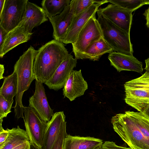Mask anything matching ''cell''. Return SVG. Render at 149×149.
Returning <instances> with one entry per match:
<instances>
[{"instance_id":"cell-17","label":"cell","mask_w":149,"mask_h":149,"mask_svg":"<svg viewBox=\"0 0 149 149\" xmlns=\"http://www.w3.org/2000/svg\"><path fill=\"white\" fill-rule=\"evenodd\" d=\"M33 33L27 31L23 27L18 26L10 31L0 47V57L2 58L8 52L17 45L28 41Z\"/></svg>"},{"instance_id":"cell-29","label":"cell","mask_w":149,"mask_h":149,"mask_svg":"<svg viewBox=\"0 0 149 149\" xmlns=\"http://www.w3.org/2000/svg\"><path fill=\"white\" fill-rule=\"evenodd\" d=\"M8 135L7 130H4L2 127V124H0V149L3 148Z\"/></svg>"},{"instance_id":"cell-2","label":"cell","mask_w":149,"mask_h":149,"mask_svg":"<svg viewBox=\"0 0 149 149\" xmlns=\"http://www.w3.org/2000/svg\"><path fill=\"white\" fill-rule=\"evenodd\" d=\"M70 55L63 43L54 39L42 45L37 50L34 61L35 79L45 83Z\"/></svg>"},{"instance_id":"cell-4","label":"cell","mask_w":149,"mask_h":149,"mask_svg":"<svg viewBox=\"0 0 149 149\" xmlns=\"http://www.w3.org/2000/svg\"><path fill=\"white\" fill-rule=\"evenodd\" d=\"M97 20L104 40L113 48V51L133 56L132 45L130 34L117 26L97 13Z\"/></svg>"},{"instance_id":"cell-31","label":"cell","mask_w":149,"mask_h":149,"mask_svg":"<svg viewBox=\"0 0 149 149\" xmlns=\"http://www.w3.org/2000/svg\"><path fill=\"white\" fill-rule=\"evenodd\" d=\"M30 145V141H27L11 149H29Z\"/></svg>"},{"instance_id":"cell-9","label":"cell","mask_w":149,"mask_h":149,"mask_svg":"<svg viewBox=\"0 0 149 149\" xmlns=\"http://www.w3.org/2000/svg\"><path fill=\"white\" fill-rule=\"evenodd\" d=\"M97 13L130 34L132 12L112 3L105 8H99Z\"/></svg>"},{"instance_id":"cell-8","label":"cell","mask_w":149,"mask_h":149,"mask_svg":"<svg viewBox=\"0 0 149 149\" xmlns=\"http://www.w3.org/2000/svg\"><path fill=\"white\" fill-rule=\"evenodd\" d=\"M28 0H5L0 14V26L8 32L18 26L25 11Z\"/></svg>"},{"instance_id":"cell-1","label":"cell","mask_w":149,"mask_h":149,"mask_svg":"<svg viewBox=\"0 0 149 149\" xmlns=\"http://www.w3.org/2000/svg\"><path fill=\"white\" fill-rule=\"evenodd\" d=\"M114 131L131 148L149 149V119L143 112L130 111L112 117Z\"/></svg>"},{"instance_id":"cell-12","label":"cell","mask_w":149,"mask_h":149,"mask_svg":"<svg viewBox=\"0 0 149 149\" xmlns=\"http://www.w3.org/2000/svg\"><path fill=\"white\" fill-rule=\"evenodd\" d=\"M35 80V91L29 98V106L33 108L43 120L48 122L54 113L48 103L43 83Z\"/></svg>"},{"instance_id":"cell-27","label":"cell","mask_w":149,"mask_h":149,"mask_svg":"<svg viewBox=\"0 0 149 149\" xmlns=\"http://www.w3.org/2000/svg\"><path fill=\"white\" fill-rule=\"evenodd\" d=\"M66 132V122L61 129L51 149H64Z\"/></svg>"},{"instance_id":"cell-33","label":"cell","mask_w":149,"mask_h":149,"mask_svg":"<svg viewBox=\"0 0 149 149\" xmlns=\"http://www.w3.org/2000/svg\"><path fill=\"white\" fill-rule=\"evenodd\" d=\"M4 68L3 65H0V79H3V74L4 72Z\"/></svg>"},{"instance_id":"cell-16","label":"cell","mask_w":149,"mask_h":149,"mask_svg":"<svg viewBox=\"0 0 149 149\" xmlns=\"http://www.w3.org/2000/svg\"><path fill=\"white\" fill-rule=\"evenodd\" d=\"M108 58L111 65L119 72L127 70L141 73L143 71L142 62L133 56L113 51L109 54Z\"/></svg>"},{"instance_id":"cell-20","label":"cell","mask_w":149,"mask_h":149,"mask_svg":"<svg viewBox=\"0 0 149 149\" xmlns=\"http://www.w3.org/2000/svg\"><path fill=\"white\" fill-rule=\"evenodd\" d=\"M113 52V48L102 37L88 46L78 59H88L93 61H97L103 54Z\"/></svg>"},{"instance_id":"cell-14","label":"cell","mask_w":149,"mask_h":149,"mask_svg":"<svg viewBox=\"0 0 149 149\" xmlns=\"http://www.w3.org/2000/svg\"><path fill=\"white\" fill-rule=\"evenodd\" d=\"M48 18L42 8L28 0L22 20L18 26L32 33L34 28L47 21Z\"/></svg>"},{"instance_id":"cell-6","label":"cell","mask_w":149,"mask_h":149,"mask_svg":"<svg viewBox=\"0 0 149 149\" xmlns=\"http://www.w3.org/2000/svg\"><path fill=\"white\" fill-rule=\"evenodd\" d=\"M24 125L30 143L41 149L48 122L43 120L36 111L29 106L24 107Z\"/></svg>"},{"instance_id":"cell-24","label":"cell","mask_w":149,"mask_h":149,"mask_svg":"<svg viewBox=\"0 0 149 149\" xmlns=\"http://www.w3.org/2000/svg\"><path fill=\"white\" fill-rule=\"evenodd\" d=\"M109 2L132 12L142 6L149 4V0H108Z\"/></svg>"},{"instance_id":"cell-25","label":"cell","mask_w":149,"mask_h":149,"mask_svg":"<svg viewBox=\"0 0 149 149\" xmlns=\"http://www.w3.org/2000/svg\"><path fill=\"white\" fill-rule=\"evenodd\" d=\"M107 3L108 0H76L74 16L80 14L93 4L101 3Z\"/></svg>"},{"instance_id":"cell-32","label":"cell","mask_w":149,"mask_h":149,"mask_svg":"<svg viewBox=\"0 0 149 149\" xmlns=\"http://www.w3.org/2000/svg\"><path fill=\"white\" fill-rule=\"evenodd\" d=\"M143 15L145 17L146 20V26L149 29V7L145 10Z\"/></svg>"},{"instance_id":"cell-10","label":"cell","mask_w":149,"mask_h":149,"mask_svg":"<svg viewBox=\"0 0 149 149\" xmlns=\"http://www.w3.org/2000/svg\"><path fill=\"white\" fill-rule=\"evenodd\" d=\"M76 2V0H71L61 13L48 18L53 27L54 40L61 42L65 36L74 16Z\"/></svg>"},{"instance_id":"cell-36","label":"cell","mask_w":149,"mask_h":149,"mask_svg":"<svg viewBox=\"0 0 149 149\" xmlns=\"http://www.w3.org/2000/svg\"><path fill=\"white\" fill-rule=\"evenodd\" d=\"M143 113L149 119V104Z\"/></svg>"},{"instance_id":"cell-7","label":"cell","mask_w":149,"mask_h":149,"mask_svg":"<svg viewBox=\"0 0 149 149\" xmlns=\"http://www.w3.org/2000/svg\"><path fill=\"white\" fill-rule=\"evenodd\" d=\"M102 37V30L95 15L80 32L75 42L72 44L75 58L78 59L88 46Z\"/></svg>"},{"instance_id":"cell-34","label":"cell","mask_w":149,"mask_h":149,"mask_svg":"<svg viewBox=\"0 0 149 149\" xmlns=\"http://www.w3.org/2000/svg\"><path fill=\"white\" fill-rule=\"evenodd\" d=\"M146 63V67L144 69L146 71L149 73V58L145 61Z\"/></svg>"},{"instance_id":"cell-39","label":"cell","mask_w":149,"mask_h":149,"mask_svg":"<svg viewBox=\"0 0 149 149\" xmlns=\"http://www.w3.org/2000/svg\"><path fill=\"white\" fill-rule=\"evenodd\" d=\"M131 149H134L131 148Z\"/></svg>"},{"instance_id":"cell-28","label":"cell","mask_w":149,"mask_h":149,"mask_svg":"<svg viewBox=\"0 0 149 149\" xmlns=\"http://www.w3.org/2000/svg\"><path fill=\"white\" fill-rule=\"evenodd\" d=\"M102 149H131L130 148L118 146L115 143L109 141H105L101 146Z\"/></svg>"},{"instance_id":"cell-23","label":"cell","mask_w":149,"mask_h":149,"mask_svg":"<svg viewBox=\"0 0 149 149\" xmlns=\"http://www.w3.org/2000/svg\"><path fill=\"white\" fill-rule=\"evenodd\" d=\"M70 0H43L42 8L49 18L61 13L70 4Z\"/></svg>"},{"instance_id":"cell-21","label":"cell","mask_w":149,"mask_h":149,"mask_svg":"<svg viewBox=\"0 0 149 149\" xmlns=\"http://www.w3.org/2000/svg\"><path fill=\"white\" fill-rule=\"evenodd\" d=\"M8 135L1 149H11L26 141H29L26 130L21 129L19 126L11 129L7 128Z\"/></svg>"},{"instance_id":"cell-5","label":"cell","mask_w":149,"mask_h":149,"mask_svg":"<svg viewBox=\"0 0 149 149\" xmlns=\"http://www.w3.org/2000/svg\"><path fill=\"white\" fill-rule=\"evenodd\" d=\"M125 101L129 105L143 112L149 104V73L125 83Z\"/></svg>"},{"instance_id":"cell-18","label":"cell","mask_w":149,"mask_h":149,"mask_svg":"<svg viewBox=\"0 0 149 149\" xmlns=\"http://www.w3.org/2000/svg\"><path fill=\"white\" fill-rule=\"evenodd\" d=\"M48 122L41 149H51L61 129L66 122L63 111L54 113Z\"/></svg>"},{"instance_id":"cell-19","label":"cell","mask_w":149,"mask_h":149,"mask_svg":"<svg viewBox=\"0 0 149 149\" xmlns=\"http://www.w3.org/2000/svg\"><path fill=\"white\" fill-rule=\"evenodd\" d=\"M103 143L102 140L99 139L67 134L65 139L64 149H94Z\"/></svg>"},{"instance_id":"cell-11","label":"cell","mask_w":149,"mask_h":149,"mask_svg":"<svg viewBox=\"0 0 149 149\" xmlns=\"http://www.w3.org/2000/svg\"><path fill=\"white\" fill-rule=\"evenodd\" d=\"M103 2L95 3L76 16H74L66 35L62 41L64 44L74 43L75 42L80 32L91 18L95 15Z\"/></svg>"},{"instance_id":"cell-26","label":"cell","mask_w":149,"mask_h":149,"mask_svg":"<svg viewBox=\"0 0 149 149\" xmlns=\"http://www.w3.org/2000/svg\"><path fill=\"white\" fill-rule=\"evenodd\" d=\"M13 102L6 100L0 95V123H2L3 118L11 112V109Z\"/></svg>"},{"instance_id":"cell-37","label":"cell","mask_w":149,"mask_h":149,"mask_svg":"<svg viewBox=\"0 0 149 149\" xmlns=\"http://www.w3.org/2000/svg\"><path fill=\"white\" fill-rule=\"evenodd\" d=\"M29 149H40L39 148L35 146V145L30 144V148Z\"/></svg>"},{"instance_id":"cell-22","label":"cell","mask_w":149,"mask_h":149,"mask_svg":"<svg viewBox=\"0 0 149 149\" xmlns=\"http://www.w3.org/2000/svg\"><path fill=\"white\" fill-rule=\"evenodd\" d=\"M3 84L0 88V95L6 100L13 101V98L16 96L17 91V75L14 69L13 73L3 77Z\"/></svg>"},{"instance_id":"cell-30","label":"cell","mask_w":149,"mask_h":149,"mask_svg":"<svg viewBox=\"0 0 149 149\" xmlns=\"http://www.w3.org/2000/svg\"><path fill=\"white\" fill-rule=\"evenodd\" d=\"M8 33L0 26V47L3 44L4 38Z\"/></svg>"},{"instance_id":"cell-3","label":"cell","mask_w":149,"mask_h":149,"mask_svg":"<svg viewBox=\"0 0 149 149\" xmlns=\"http://www.w3.org/2000/svg\"><path fill=\"white\" fill-rule=\"evenodd\" d=\"M37 52V50L31 46L20 56L14 66L17 75V91L15 105L13 107L15 117L17 119L24 117L23 95L24 92L28 89L32 81L36 79L33 68Z\"/></svg>"},{"instance_id":"cell-38","label":"cell","mask_w":149,"mask_h":149,"mask_svg":"<svg viewBox=\"0 0 149 149\" xmlns=\"http://www.w3.org/2000/svg\"><path fill=\"white\" fill-rule=\"evenodd\" d=\"M101 146L102 145H100V146L96 147L94 149H102L101 148Z\"/></svg>"},{"instance_id":"cell-15","label":"cell","mask_w":149,"mask_h":149,"mask_svg":"<svg viewBox=\"0 0 149 149\" xmlns=\"http://www.w3.org/2000/svg\"><path fill=\"white\" fill-rule=\"evenodd\" d=\"M88 87L87 83L84 79L81 70H73L63 87V94L64 97L72 101L83 95Z\"/></svg>"},{"instance_id":"cell-13","label":"cell","mask_w":149,"mask_h":149,"mask_svg":"<svg viewBox=\"0 0 149 149\" xmlns=\"http://www.w3.org/2000/svg\"><path fill=\"white\" fill-rule=\"evenodd\" d=\"M77 64V59L70 54L63 61L49 79L45 84L48 88L58 91L63 88L70 74Z\"/></svg>"},{"instance_id":"cell-35","label":"cell","mask_w":149,"mask_h":149,"mask_svg":"<svg viewBox=\"0 0 149 149\" xmlns=\"http://www.w3.org/2000/svg\"><path fill=\"white\" fill-rule=\"evenodd\" d=\"M5 0H0V14H1L4 8Z\"/></svg>"}]
</instances>
